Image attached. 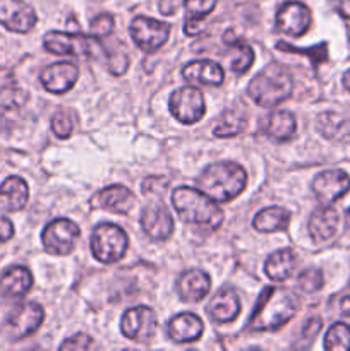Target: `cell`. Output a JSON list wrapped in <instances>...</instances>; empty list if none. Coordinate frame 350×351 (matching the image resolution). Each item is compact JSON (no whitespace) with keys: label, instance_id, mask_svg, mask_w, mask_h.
<instances>
[{"label":"cell","instance_id":"obj_1","mask_svg":"<svg viewBox=\"0 0 350 351\" xmlns=\"http://www.w3.org/2000/svg\"><path fill=\"white\" fill-rule=\"evenodd\" d=\"M299 308L294 293L283 288L266 287L259 295L256 308L249 321L253 331H275L287 324Z\"/></svg>","mask_w":350,"mask_h":351},{"label":"cell","instance_id":"obj_2","mask_svg":"<svg viewBox=\"0 0 350 351\" xmlns=\"http://www.w3.org/2000/svg\"><path fill=\"white\" fill-rule=\"evenodd\" d=\"M199 191L216 202L239 197L247 185V173L235 161H216L206 167L198 178Z\"/></svg>","mask_w":350,"mask_h":351},{"label":"cell","instance_id":"obj_3","mask_svg":"<svg viewBox=\"0 0 350 351\" xmlns=\"http://www.w3.org/2000/svg\"><path fill=\"white\" fill-rule=\"evenodd\" d=\"M172 206L182 221L189 225L216 230L223 223V211L216 201L198 189L177 187L172 192Z\"/></svg>","mask_w":350,"mask_h":351},{"label":"cell","instance_id":"obj_4","mask_svg":"<svg viewBox=\"0 0 350 351\" xmlns=\"http://www.w3.org/2000/svg\"><path fill=\"white\" fill-rule=\"evenodd\" d=\"M294 89V79L283 65L268 64L247 86L250 98L264 108H273L283 103Z\"/></svg>","mask_w":350,"mask_h":351},{"label":"cell","instance_id":"obj_5","mask_svg":"<svg viewBox=\"0 0 350 351\" xmlns=\"http://www.w3.org/2000/svg\"><path fill=\"white\" fill-rule=\"evenodd\" d=\"M129 247L127 233L112 223H102L91 233V252L100 263L113 264L122 259Z\"/></svg>","mask_w":350,"mask_h":351},{"label":"cell","instance_id":"obj_6","mask_svg":"<svg viewBox=\"0 0 350 351\" xmlns=\"http://www.w3.org/2000/svg\"><path fill=\"white\" fill-rule=\"evenodd\" d=\"M43 319L45 311L41 305L36 302H24L10 312L3 326V332L12 341H19L38 331V328L43 324Z\"/></svg>","mask_w":350,"mask_h":351},{"label":"cell","instance_id":"obj_7","mask_svg":"<svg viewBox=\"0 0 350 351\" xmlns=\"http://www.w3.org/2000/svg\"><path fill=\"white\" fill-rule=\"evenodd\" d=\"M79 237H81L79 226L67 218L54 219L41 233L45 250L51 256H69L74 250Z\"/></svg>","mask_w":350,"mask_h":351},{"label":"cell","instance_id":"obj_8","mask_svg":"<svg viewBox=\"0 0 350 351\" xmlns=\"http://www.w3.org/2000/svg\"><path fill=\"white\" fill-rule=\"evenodd\" d=\"M170 29L172 26L168 23H161V21L144 16L134 17L129 27L130 38L136 43V47L143 51H148V53L160 50L167 43Z\"/></svg>","mask_w":350,"mask_h":351},{"label":"cell","instance_id":"obj_9","mask_svg":"<svg viewBox=\"0 0 350 351\" xmlns=\"http://www.w3.org/2000/svg\"><path fill=\"white\" fill-rule=\"evenodd\" d=\"M120 329H122V335L126 336L127 339H132V341L136 343H148L150 339L154 338V335H156V312L150 307H144V305L129 308V311L122 315Z\"/></svg>","mask_w":350,"mask_h":351},{"label":"cell","instance_id":"obj_10","mask_svg":"<svg viewBox=\"0 0 350 351\" xmlns=\"http://www.w3.org/2000/svg\"><path fill=\"white\" fill-rule=\"evenodd\" d=\"M170 112L182 123L199 122L206 113L205 96L198 88H192V86L177 89L170 96Z\"/></svg>","mask_w":350,"mask_h":351},{"label":"cell","instance_id":"obj_11","mask_svg":"<svg viewBox=\"0 0 350 351\" xmlns=\"http://www.w3.org/2000/svg\"><path fill=\"white\" fill-rule=\"evenodd\" d=\"M141 226H143V232L154 242L168 240L175 228L170 211L160 199H153L150 204L144 206L141 213Z\"/></svg>","mask_w":350,"mask_h":351},{"label":"cell","instance_id":"obj_12","mask_svg":"<svg viewBox=\"0 0 350 351\" xmlns=\"http://www.w3.org/2000/svg\"><path fill=\"white\" fill-rule=\"evenodd\" d=\"M43 45L48 51L55 55H88L93 53V48L100 47V40H96L95 36L50 31L45 34Z\"/></svg>","mask_w":350,"mask_h":351},{"label":"cell","instance_id":"obj_13","mask_svg":"<svg viewBox=\"0 0 350 351\" xmlns=\"http://www.w3.org/2000/svg\"><path fill=\"white\" fill-rule=\"evenodd\" d=\"M36 23V12L24 0H0V24L9 31L26 34Z\"/></svg>","mask_w":350,"mask_h":351},{"label":"cell","instance_id":"obj_14","mask_svg":"<svg viewBox=\"0 0 350 351\" xmlns=\"http://www.w3.org/2000/svg\"><path fill=\"white\" fill-rule=\"evenodd\" d=\"M350 191V177L342 170H328L316 175L312 194L323 206H331Z\"/></svg>","mask_w":350,"mask_h":351},{"label":"cell","instance_id":"obj_15","mask_svg":"<svg viewBox=\"0 0 350 351\" xmlns=\"http://www.w3.org/2000/svg\"><path fill=\"white\" fill-rule=\"evenodd\" d=\"M277 29L281 33L288 34V36L299 38L311 27L312 14L305 3L302 2H292L283 3L280 10L277 12Z\"/></svg>","mask_w":350,"mask_h":351},{"label":"cell","instance_id":"obj_16","mask_svg":"<svg viewBox=\"0 0 350 351\" xmlns=\"http://www.w3.org/2000/svg\"><path fill=\"white\" fill-rule=\"evenodd\" d=\"M79 77L78 65L72 62H57L48 67H45L40 74V81L47 91L62 95L67 93L69 89L74 88Z\"/></svg>","mask_w":350,"mask_h":351},{"label":"cell","instance_id":"obj_17","mask_svg":"<svg viewBox=\"0 0 350 351\" xmlns=\"http://www.w3.org/2000/svg\"><path fill=\"white\" fill-rule=\"evenodd\" d=\"M93 208L106 209V211L117 213V215H129L136 206V195L124 185H112L93 197Z\"/></svg>","mask_w":350,"mask_h":351},{"label":"cell","instance_id":"obj_18","mask_svg":"<svg viewBox=\"0 0 350 351\" xmlns=\"http://www.w3.org/2000/svg\"><path fill=\"white\" fill-rule=\"evenodd\" d=\"M175 290L182 300L196 304L208 297L209 290H211V280H209L208 273H205L202 269H189L180 274L177 285H175Z\"/></svg>","mask_w":350,"mask_h":351},{"label":"cell","instance_id":"obj_19","mask_svg":"<svg viewBox=\"0 0 350 351\" xmlns=\"http://www.w3.org/2000/svg\"><path fill=\"white\" fill-rule=\"evenodd\" d=\"M33 287V274L27 267L14 266L0 278V297L5 300H19Z\"/></svg>","mask_w":350,"mask_h":351},{"label":"cell","instance_id":"obj_20","mask_svg":"<svg viewBox=\"0 0 350 351\" xmlns=\"http://www.w3.org/2000/svg\"><path fill=\"white\" fill-rule=\"evenodd\" d=\"M340 226V215L329 206L316 209L309 218V235L314 242H328L336 235Z\"/></svg>","mask_w":350,"mask_h":351},{"label":"cell","instance_id":"obj_21","mask_svg":"<svg viewBox=\"0 0 350 351\" xmlns=\"http://www.w3.org/2000/svg\"><path fill=\"white\" fill-rule=\"evenodd\" d=\"M205 326L202 321L196 314L191 312H182L168 321L167 335L175 343H189L196 341L202 336Z\"/></svg>","mask_w":350,"mask_h":351},{"label":"cell","instance_id":"obj_22","mask_svg":"<svg viewBox=\"0 0 350 351\" xmlns=\"http://www.w3.org/2000/svg\"><path fill=\"white\" fill-rule=\"evenodd\" d=\"M30 199V187L24 178L12 175L0 185V208L7 213H17L26 208Z\"/></svg>","mask_w":350,"mask_h":351},{"label":"cell","instance_id":"obj_23","mask_svg":"<svg viewBox=\"0 0 350 351\" xmlns=\"http://www.w3.org/2000/svg\"><path fill=\"white\" fill-rule=\"evenodd\" d=\"M182 75L187 82L205 86H220L225 79L222 65L211 60H196L182 69Z\"/></svg>","mask_w":350,"mask_h":351},{"label":"cell","instance_id":"obj_24","mask_svg":"<svg viewBox=\"0 0 350 351\" xmlns=\"http://www.w3.org/2000/svg\"><path fill=\"white\" fill-rule=\"evenodd\" d=\"M240 312V300L233 291L223 290L213 297L208 305V315L218 324H229L237 319Z\"/></svg>","mask_w":350,"mask_h":351},{"label":"cell","instance_id":"obj_25","mask_svg":"<svg viewBox=\"0 0 350 351\" xmlns=\"http://www.w3.org/2000/svg\"><path fill=\"white\" fill-rule=\"evenodd\" d=\"M295 266H297L295 254L290 249H281L268 257L266 264H264V271H266L268 278L271 281L281 283V281H287L294 274Z\"/></svg>","mask_w":350,"mask_h":351},{"label":"cell","instance_id":"obj_26","mask_svg":"<svg viewBox=\"0 0 350 351\" xmlns=\"http://www.w3.org/2000/svg\"><path fill=\"white\" fill-rule=\"evenodd\" d=\"M264 132L268 137L278 143H285L290 141L297 132V120H295L294 113L287 112V110H277L271 113L266 120V127Z\"/></svg>","mask_w":350,"mask_h":351},{"label":"cell","instance_id":"obj_27","mask_svg":"<svg viewBox=\"0 0 350 351\" xmlns=\"http://www.w3.org/2000/svg\"><path fill=\"white\" fill-rule=\"evenodd\" d=\"M318 130L329 141L350 143V119L335 112H326L319 115Z\"/></svg>","mask_w":350,"mask_h":351},{"label":"cell","instance_id":"obj_28","mask_svg":"<svg viewBox=\"0 0 350 351\" xmlns=\"http://www.w3.org/2000/svg\"><path fill=\"white\" fill-rule=\"evenodd\" d=\"M290 223V213L280 206H271L257 213L253 219V226L261 233H273L287 230Z\"/></svg>","mask_w":350,"mask_h":351},{"label":"cell","instance_id":"obj_29","mask_svg":"<svg viewBox=\"0 0 350 351\" xmlns=\"http://www.w3.org/2000/svg\"><path fill=\"white\" fill-rule=\"evenodd\" d=\"M223 41H225V43L229 45L233 51H235V57H233L232 62H230V67H232V71L235 72V74H244V72L249 71V67L253 65L254 58H256L253 48H250L244 40L233 36L232 33H225Z\"/></svg>","mask_w":350,"mask_h":351},{"label":"cell","instance_id":"obj_30","mask_svg":"<svg viewBox=\"0 0 350 351\" xmlns=\"http://www.w3.org/2000/svg\"><path fill=\"white\" fill-rule=\"evenodd\" d=\"M246 127H247L246 117L239 115V113H235V112H229L222 117V120H220L218 125L215 127L213 134H215L216 137H222V139H225V137L239 136L240 132H244V130H246Z\"/></svg>","mask_w":350,"mask_h":351},{"label":"cell","instance_id":"obj_31","mask_svg":"<svg viewBox=\"0 0 350 351\" xmlns=\"http://www.w3.org/2000/svg\"><path fill=\"white\" fill-rule=\"evenodd\" d=\"M325 348L328 351H350V326L343 322L333 324L326 332Z\"/></svg>","mask_w":350,"mask_h":351},{"label":"cell","instance_id":"obj_32","mask_svg":"<svg viewBox=\"0 0 350 351\" xmlns=\"http://www.w3.org/2000/svg\"><path fill=\"white\" fill-rule=\"evenodd\" d=\"M185 23H205L206 16L213 12L216 7V0H184Z\"/></svg>","mask_w":350,"mask_h":351},{"label":"cell","instance_id":"obj_33","mask_svg":"<svg viewBox=\"0 0 350 351\" xmlns=\"http://www.w3.org/2000/svg\"><path fill=\"white\" fill-rule=\"evenodd\" d=\"M297 285L302 291H305V293H316V291H319L323 287H325V276H323V271L316 269V267L304 269L301 274H299Z\"/></svg>","mask_w":350,"mask_h":351},{"label":"cell","instance_id":"obj_34","mask_svg":"<svg viewBox=\"0 0 350 351\" xmlns=\"http://www.w3.org/2000/svg\"><path fill=\"white\" fill-rule=\"evenodd\" d=\"M113 26H115V23H113V17L110 14H100L91 21V36H95L96 40H103V38L112 34Z\"/></svg>","mask_w":350,"mask_h":351},{"label":"cell","instance_id":"obj_35","mask_svg":"<svg viewBox=\"0 0 350 351\" xmlns=\"http://www.w3.org/2000/svg\"><path fill=\"white\" fill-rule=\"evenodd\" d=\"M72 129H74V120H72L67 113H55L54 119H51V130L55 132V136L60 137V139H65V137L71 136Z\"/></svg>","mask_w":350,"mask_h":351},{"label":"cell","instance_id":"obj_36","mask_svg":"<svg viewBox=\"0 0 350 351\" xmlns=\"http://www.w3.org/2000/svg\"><path fill=\"white\" fill-rule=\"evenodd\" d=\"M168 180L161 177H150L143 182V194L150 195V197H163L165 191H167Z\"/></svg>","mask_w":350,"mask_h":351},{"label":"cell","instance_id":"obj_37","mask_svg":"<svg viewBox=\"0 0 350 351\" xmlns=\"http://www.w3.org/2000/svg\"><path fill=\"white\" fill-rule=\"evenodd\" d=\"M91 346H93V339L89 338V336L75 335V336H72V338L65 339V341L60 345V350H64V351H67V350L82 351V350H89Z\"/></svg>","mask_w":350,"mask_h":351},{"label":"cell","instance_id":"obj_38","mask_svg":"<svg viewBox=\"0 0 350 351\" xmlns=\"http://www.w3.org/2000/svg\"><path fill=\"white\" fill-rule=\"evenodd\" d=\"M277 48H278V50H281V51H288V53L309 55V57L314 58L316 62L321 60V58L318 57L319 53H325V50H323V48H325V45H321V47H316V48H295V47H292L290 43H285V41H278Z\"/></svg>","mask_w":350,"mask_h":351},{"label":"cell","instance_id":"obj_39","mask_svg":"<svg viewBox=\"0 0 350 351\" xmlns=\"http://www.w3.org/2000/svg\"><path fill=\"white\" fill-rule=\"evenodd\" d=\"M321 328H323L321 317L314 315V317L307 319V322L304 324V328H302V336H304L305 339H312L319 331H321Z\"/></svg>","mask_w":350,"mask_h":351},{"label":"cell","instance_id":"obj_40","mask_svg":"<svg viewBox=\"0 0 350 351\" xmlns=\"http://www.w3.org/2000/svg\"><path fill=\"white\" fill-rule=\"evenodd\" d=\"M14 237V225L9 218L0 216V243L9 242Z\"/></svg>","mask_w":350,"mask_h":351},{"label":"cell","instance_id":"obj_41","mask_svg":"<svg viewBox=\"0 0 350 351\" xmlns=\"http://www.w3.org/2000/svg\"><path fill=\"white\" fill-rule=\"evenodd\" d=\"M333 9L345 19H350V0H329Z\"/></svg>","mask_w":350,"mask_h":351},{"label":"cell","instance_id":"obj_42","mask_svg":"<svg viewBox=\"0 0 350 351\" xmlns=\"http://www.w3.org/2000/svg\"><path fill=\"white\" fill-rule=\"evenodd\" d=\"M340 312H342V315L350 317V297H343L342 304H340Z\"/></svg>","mask_w":350,"mask_h":351},{"label":"cell","instance_id":"obj_43","mask_svg":"<svg viewBox=\"0 0 350 351\" xmlns=\"http://www.w3.org/2000/svg\"><path fill=\"white\" fill-rule=\"evenodd\" d=\"M343 88L350 91V71H347L345 74H343Z\"/></svg>","mask_w":350,"mask_h":351},{"label":"cell","instance_id":"obj_44","mask_svg":"<svg viewBox=\"0 0 350 351\" xmlns=\"http://www.w3.org/2000/svg\"><path fill=\"white\" fill-rule=\"evenodd\" d=\"M347 223H349V228H350V209L347 211Z\"/></svg>","mask_w":350,"mask_h":351}]
</instances>
